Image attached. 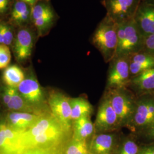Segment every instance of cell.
I'll return each instance as SVG.
<instances>
[{
  "mask_svg": "<svg viewBox=\"0 0 154 154\" xmlns=\"http://www.w3.org/2000/svg\"><path fill=\"white\" fill-rule=\"evenodd\" d=\"M138 154H154V142L140 146Z\"/></svg>",
  "mask_w": 154,
  "mask_h": 154,
  "instance_id": "29",
  "label": "cell"
},
{
  "mask_svg": "<svg viewBox=\"0 0 154 154\" xmlns=\"http://www.w3.org/2000/svg\"><path fill=\"white\" fill-rule=\"evenodd\" d=\"M134 20L144 37L154 34V5L142 1Z\"/></svg>",
  "mask_w": 154,
  "mask_h": 154,
  "instance_id": "13",
  "label": "cell"
},
{
  "mask_svg": "<svg viewBox=\"0 0 154 154\" xmlns=\"http://www.w3.org/2000/svg\"><path fill=\"white\" fill-rule=\"evenodd\" d=\"M30 16V11L27 4L22 1H17L12 11L13 19L18 23L28 21Z\"/></svg>",
  "mask_w": 154,
  "mask_h": 154,
  "instance_id": "24",
  "label": "cell"
},
{
  "mask_svg": "<svg viewBox=\"0 0 154 154\" xmlns=\"http://www.w3.org/2000/svg\"><path fill=\"white\" fill-rule=\"evenodd\" d=\"M1 27L2 29L3 38H4L3 44L6 45L11 44L13 40V34L11 29L8 26L3 24H1Z\"/></svg>",
  "mask_w": 154,
  "mask_h": 154,
  "instance_id": "28",
  "label": "cell"
},
{
  "mask_svg": "<svg viewBox=\"0 0 154 154\" xmlns=\"http://www.w3.org/2000/svg\"><path fill=\"white\" fill-rule=\"evenodd\" d=\"M70 103L72 110V122L83 116H90L93 113L94 109L88 99L83 97L70 98Z\"/></svg>",
  "mask_w": 154,
  "mask_h": 154,
  "instance_id": "19",
  "label": "cell"
},
{
  "mask_svg": "<svg viewBox=\"0 0 154 154\" xmlns=\"http://www.w3.org/2000/svg\"><path fill=\"white\" fill-rule=\"evenodd\" d=\"M89 154H91V153H90H90H89Z\"/></svg>",
  "mask_w": 154,
  "mask_h": 154,
  "instance_id": "37",
  "label": "cell"
},
{
  "mask_svg": "<svg viewBox=\"0 0 154 154\" xmlns=\"http://www.w3.org/2000/svg\"><path fill=\"white\" fill-rule=\"evenodd\" d=\"M70 99L62 93L53 91L50 94L48 103L51 114L67 131L72 132Z\"/></svg>",
  "mask_w": 154,
  "mask_h": 154,
  "instance_id": "8",
  "label": "cell"
},
{
  "mask_svg": "<svg viewBox=\"0 0 154 154\" xmlns=\"http://www.w3.org/2000/svg\"><path fill=\"white\" fill-rule=\"evenodd\" d=\"M131 78L141 72L154 68V56L143 51L128 57Z\"/></svg>",
  "mask_w": 154,
  "mask_h": 154,
  "instance_id": "16",
  "label": "cell"
},
{
  "mask_svg": "<svg viewBox=\"0 0 154 154\" xmlns=\"http://www.w3.org/2000/svg\"><path fill=\"white\" fill-rule=\"evenodd\" d=\"M142 51L154 56V34L147 36L144 38Z\"/></svg>",
  "mask_w": 154,
  "mask_h": 154,
  "instance_id": "27",
  "label": "cell"
},
{
  "mask_svg": "<svg viewBox=\"0 0 154 154\" xmlns=\"http://www.w3.org/2000/svg\"><path fill=\"white\" fill-rule=\"evenodd\" d=\"M109 63L106 89L128 88L131 80L128 57H116Z\"/></svg>",
  "mask_w": 154,
  "mask_h": 154,
  "instance_id": "7",
  "label": "cell"
},
{
  "mask_svg": "<svg viewBox=\"0 0 154 154\" xmlns=\"http://www.w3.org/2000/svg\"><path fill=\"white\" fill-rule=\"evenodd\" d=\"M105 95L115 111L121 127L130 126L135 112L137 98L128 88L106 90Z\"/></svg>",
  "mask_w": 154,
  "mask_h": 154,
  "instance_id": "3",
  "label": "cell"
},
{
  "mask_svg": "<svg viewBox=\"0 0 154 154\" xmlns=\"http://www.w3.org/2000/svg\"><path fill=\"white\" fill-rule=\"evenodd\" d=\"M141 134L145 139L154 142V121L147 128L141 132Z\"/></svg>",
  "mask_w": 154,
  "mask_h": 154,
  "instance_id": "31",
  "label": "cell"
},
{
  "mask_svg": "<svg viewBox=\"0 0 154 154\" xmlns=\"http://www.w3.org/2000/svg\"><path fill=\"white\" fill-rule=\"evenodd\" d=\"M23 2H25L27 4L29 5H34V4L37 2V0H21Z\"/></svg>",
  "mask_w": 154,
  "mask_h": 154,
  "instance_id": "33",
  "label": "cell"
},
{
  "mask_svg": "<svg viewBox=\"0 0 154 154\" xmlns=\"http://www.w3.org/2000/svg\"><path fill=\"white\" fill-rule=\"evenodd\" d=\"M3 80L9 87L17 88L24 80L22 70L16 65L8 67L3 73Z\"/></svg>",
  "mask_w": 154,
  "mask_h": 154,
  "instance_id": "21",
  "label": "cell"
},
{
  "mask_svg": "<svg viewBox=\"0 0 154 154\" xmlns=\"http://www.w3.org/2000/svg\"><path fill=\"white\" fill-rule=\"evenodd\" d=\"M154 121V95L147 94L137 99L135 112L129 130L141 133Z\"/></svg>",
  "mask_w": 154,
  "mask_h": 154,
  "instance_id": "5",
  "label": "cell"
},
{
  "mask_svg": "<svg viewBox=\"0 0 154 154\" xmlns=\"http://www.w3.org/2000/svg\"><path fill=\"white\" fill-rule=\"evenodd\" d=\"M66 145L55 148H31L25 149L18 154H60L64 150Z\"/></svg>",
  "mask_w": 154,
  "mask_h": 154,
  "instance_id": "25",
  "label": "cell"
},
{
  "mask_svg": "<svg viewBox=\"0 0 154 154\" xmlns=\"http://www.w3.org/2000/svg\"><path fill=\"white\" fill-rule=\"evenodd\" d=\"M23 132L13 130L5 125H0V154H18L22 151Z\"/></svg>",
  "mask_w": 154,
  "mask_h": 154,
  "instance_id": "11",
  "label": "cell"
},
{
  "mask_svg": "<svg viewBox=\"0 0 154 154\" xmlns=\"http://www.w3.org/2000/svg\"><path fill=\"white\" fill-rule=\"evenodd\" d=\"M119 143L115 132L94 134L88 143L89 151L93 154H115Z\"/></svg>",
  "mask_w": 154,
  "mask_h": 154,
  "instance_id": "10",
  "label": "cell"
},
{
  "mask_svg": "<svg viewBox=\"0 0 154 154\" xmlns=\"http://www.w3.org/2000/svg\"><path fill=\"white\" fill-rule=\"evenodd\" d=\"M142 1H143V2H146V3L154 5V0H142Z\"/></svg>",
  "mask_w": 154,
  "mask_h": 154,
  "instance_id": "35",
  "label": "cell"
},
{
  "mask_svg": "<svg viewBox=\"0 0 154 154\" xmlns=\"http://www.w3.org/2000/svg\"><path fill=\"white\" fill-rule=\"evenodd\" d=\"M90 41L105 62L109 63L116 57L117 49V23L106 15L94 30Z\"/></svg>",
  "mask_w": 154,
  "mask_h": 154,
  "instance_id": "2",
  "label": "cell"
},
{
  "mask_svg": "<svg viewBox=\"0 0 154 154\" xmlns=\"http://www.w3.org/2000/svg\"><path fill=\"white\" fill-rule=\"evenodd\" d=\"M117 37L116 57H128L143 50L145 37L140 32L134 19L117 24Z\"/></svg>",
  "mask_w": 154,
  "mask_h": 154,
  "instance_id": "4",
  "label": "cell"
},
{
  "mask_svg": "<svg viewBox=\"0 0 154 154\" xmlns=\"http://www.w3.org/2000/svg\"><path fill=\"white\" fill-rule=\"evenodd\" d=\"M94 125L95 134L115 132L121 128L116 114L105 95L99 103Z\"/></svg>",
  "mask_w": 154,
  "mask_h": 154,
  "instance_id": "9",
  "label": "cell"
},
{
  "mask_svg": "<svg viewBox=\"0 0 154 154\" xmlns=\"http://www.w3.org/2000/svg\"><path fill=\"white\" fill-rule=\"evenodd\" d=\"M3 42H4L3 34H2V29H1V25H0V44H3Z\"/></svg>",
  "mask_w": 154,
  "mask_h": 154,
  "instance_id": "34",
  "label": "cell"
},
{
  "mask_svg": "<svg viewBox=\"0 0 154 154\" xmlns=\"http://www.w3.org/2000/svg\"><path fill=\"white\" fill-rule=\"evenodd\" d=\"M17 88H11L9 86L5 88L2 97H3V100L6 105H8L9 103Z\"/></svg>",
  "mask_w": 154,
  "mask_h": 154,
  "instance_id": "30",
  "label": "cell"
},
{
  "mask_svg": "<svg viewBox=\"0 0 154 154\" xmlns=\"http://www.w3.org/2000/svg\"><path fill=\"white\" fill-rule=\"evenodd\" d=\"M128 88L140 95L154 93V68L131 78Z\"/></svg>",
  "mask_w": 154,
  "mask_h": 154,
  "instance_id": "14",
  "label": "cell"
},
{
  "mask_svg": "<svg viewBox=\"0 0 154 154\" xmlns=\"http://www.w3.org/2000/svg\"><path fill=\"white\" fill-rule=\"evenodd\" d=\"M18 92L22 97L29 103L42 109V104L45 102L44 91L38 82L33 78L24 79L18 86Z\"/></svg>",
  "mask_w": 154,
  "mask_h": 154,
  "instance_id": "12",
  "label": "cell"
},
{
  "mask_svg": "<svg viewBox=\"0 0 154 154\" xmlns=\"http://www.w3.org/2000/svg\"><path fill=\"white\" fill-rule=\"evenodd\" d=\"M11 60V54L7 45H0V69L7 67Z\"/></svg>",
  "mask_w": 154,
  "mask_h": 154,
  "instance_id": "26",
  "label": "cell"
},
{
  "mask_svg": "<svg viewBox=\"0 0 154 154\" xmlns=\"http://www.w3.org/2000/svg\"><path fill=\"white\" fill-rule=\"evenodd\" d=\"M64 152L65 154H89L88 140H77L72 137L66 144Z\"/></svg>",
  "mask_w": 154,
  "mask_h": 154,
  "instance_id": "22",
  "label": "cell"
},
{
  "mask_svg": "<svg viewBox=\"0 0 154 154\" xmlns=\"http://www.w3.org/2000/svg\"><path fill=\"white\" fill-rule=\"evenodd\" d=\"M43 114H35L22 112H13L7 117V126L17 131L25 132L33 126Z\"/></svg>",
  "mask_w": 154,
  "mask_h": 154,
  "instance_id": "15",
  "label": "cell"
},
{
  "mask_svg": "<svg viewBox=\"0 0 154 154\" xmlns=\"http://www.w3.org/2000/svg\"><path fill=\"white\" fill-rule=\"evenodd\" d=\"M142 0H102L106 16L117 24L134 19Z\"/></svg>",
  "mask_w": 154,
  "mask_h": 154,
  "instance_id": "6",
  "label": "cell"
},
{
  "mask_svg": "<svg viewBox=\"0 0 154 154\" xmlns=\"http://www.w3.org/2000/svg\"><path fill=\"white\" fill-rule=\"evenodd\" d=\"M8 107L11 110L22 111V112H35V114H41L49 111H41L34 105L30 104L24 99L18 92L17 88L15 93L13 95L11 101L8 104Z\"/></svg>",
  "mask_w": 154,
  "mask_h": 154,
  "instance_id": "20",
  "label": "cell"
},
{
  "mask_svg": "<svg viewBox=\"0 0 154 154\" xmlns=\"http://www.w3.org/2000/svg\"><path fill=\"white\" fill-rule=\"evenodd\" d=\"M139 149V146L134 139L128 137L119 143L115 154H138Z\"/></svg>",
  "mask_w": 154,
  "mask_h": 154,
  "instance_id": "23",
  "label": "cell"
},
{
  "mask_svg": "<svg viewBox=\"0 0 154 154\" xmlns=\"http://www.w3.org/2000/svg\"><path fill=\"white\" fill-rule=\"evenodd\" d=\"M94 134V125L91 116H83L72 122V138L80 140H88Z\"/></svg>",
  "mask_w": 154,
  "mask_h": 154,
  "instance_id": "18",
  "label": "cell"
},
{
  "mask_svg": "<svg viewBox=\"0 0 154 154\" xmlns=\"http://www.w3.org/2000/svg\"><path fill=\"white\" fill-rule=\"evenodd\" d=\"M33 36L29 30L22 29L17 35L14 44V52L17 60H27L32 54L33 48Z\"/></svg>",
  "mask_w": 154,
  "mask_h": 154,
  "instance_id": "17",
  "label": "cell"
},
{
  "mask_svg": "<svg viewBox=\"0 0 154 154\" xmlns=\"http://www.w3.org/2000/svg\"><path fill=\"white\" fill-rule=\"evenodd\" d=\"M9 0H0V13H4L9 6Z\"/></svg>",
  "mask_w": 154,
  "mask_h": 154,
  "instance_id": "32",
  "label": "cell"
},
{
  "mask_svg": "<svg viewBox=\"0 0 154 154\" xmlns=\"http://www.w3.org/2000/svg\"><path fill=\"white\" fill-rule=\"evenodd\" d=\"M72 136V132L67 131L50 111L22 133L21 146L23 149L59 147L65 146Z\"/></svg>",
  "mask_w": 154,
  "mask_h": 154,
  "instance_id": "1",
  "label": "cell"
},
{
  "mask_svg": "<svg viewBox=\"0 0 154 154\" xmlns=\"http://www.w3.org/2000/svg\"><path fill=\"white\" fill-rule=\"evenodd\" d=\"M64 150H65V149H64ZM64 150H63L62 152H61V153L60 154H65V152H64Z\"/></svg>",
  "mask_w": 154,
  "mask_h": 154,
  "instance_id": "36",
  "label": "cell"
}]
</instances>
